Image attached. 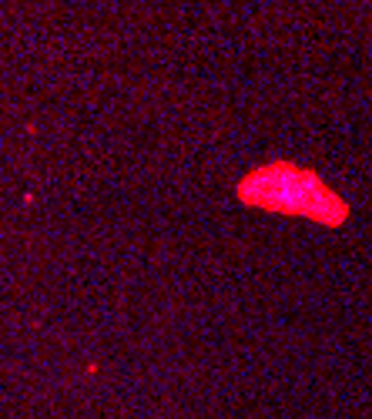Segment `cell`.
<instances>
[{
    "label": "cell",
    "instance_id": "1",
    "mask_svg": "<svg viewBox=\"0 0 372 419\" xmlns=\"http://www.w3.org/2000/svg\"><path fill=\"white\" fill-rule=\"evenodd\" d=\"M251 205H265L272 211H295V215H309L319 222H342L346 205L332 195L315 175L309 171H295L289 165L265 168L258 175H251L242 188Z\"/></svg>",
    "mask_w": 372,
    "mask_h": 419
}]
</instances>
